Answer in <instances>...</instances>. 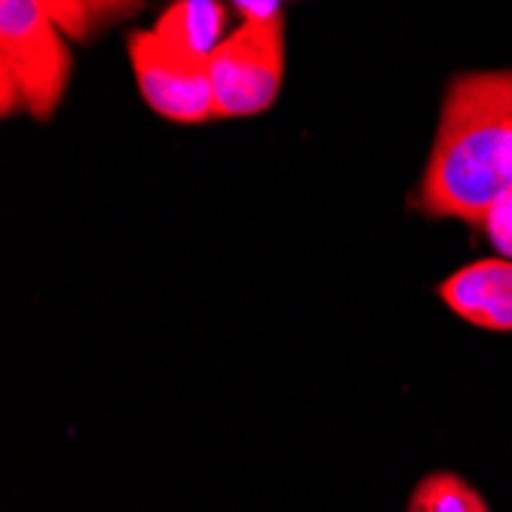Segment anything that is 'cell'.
<instances>
[{
	"label": "cell",
	"mask_w": 512,
	"mask_h": 512,
	"mask_svg": "<svg viewBox=\"0 0 512 512\" xmlns=\"http://www.w3.org/2000/svg\"><path fill=\"white\" fill-rule=\"evenodd\" d=\"M405 512H491L488 500L457 473H427L408 494Z\"/></svg>",
	"instance_id": "cell-7"
},
{
	"label": "cell",
	"mask_w": 512,
	"mask_h": 512,
	"mask_svg": "<svg viewBox=\"0 0 512 512\" xmlns=\"http://www.w3.org/2000/svg\"><path fill=\"white\" fill-rule=\"evenodd\" d=\"M506 191H512V71L460 74L442 99L417 209L482 224Z\"/></svg>",
	"instance_id": "cell-1"
},
{
	"label": "cell",
	"mask_w": 512,
	"mask_h": 512,
	"mask_svg": "<svg viewBox=\"0 0 512 512\" xmlns=\"http://www.w3.org/2000/svg\"><path fill=\"white\" fill-rule=\"evenodd\" d=\"M151 31L172 50L209 62L227 37V7L218 0H175Z\"/></svg>",
	"instance_id": "cell-6"
},
{
	"label": "cell",
	"mask_w": 512,
	"mask_h": 512,
	"mask_svg": "<svg viewBox=\"0 0 512 512\" xmlns=\"http://www.w3.org/2000/svg\"><path fill=\"white\" fill-rule=\"evenodd\" d=\"M234 10L240 13L243 22H252V25H276V22H286V7L283 4H261V0H240L234 4Z\"/></svg>",
	"instance_id": "cell-10"
},
{
	"label": "cell",
	"mask_w": 512,
	"mask_h": 512,
	"mask_svg": "<svg viewBox=\"0 0 512 512\" xmlns=\"http://www.w3.org/2000/svg\"><path fill=\"white\" fill-rule=\"evenodd\" d=\"M43 10L68 40H89L102 34L120 16L132 13L135 4H114V0H43Z\"/></svg>",
	"instance_id": "cell-8"
},
{
	"label": "cell",
	"mask_w": 512,
	"mask_h": 512,
	"mask_svg": "<svg viewBox=\"0 0 512 512\" xmlns=\"http://www.w3.org/2000/svg\"><path fill=\"white\" fill-rule=\"evenodd\" d=\"M286 77V22H240L209 59L218 120L255 117L273 108Z\"/></svg>",
	"instance_id": "cell-3"
},
{
	"label": "cell",
	"mask_w": 512,
	"mask_h": 512,
	"mask_svg": "<svg viewBox=\"0 0 512 512\" xmlns=\"http://www.w3.org/2000/svg\"><path fill=\"white\" fill-rule=\"evenodd\" d=\"M71 83L68 37L46 16L43 0L0 4V111L46 123Z\"/></svg>",
	"instance_id": "cell-2"
},
{
	"label": "cell",
	"mask_w": 512,
	"mask_h": 512,
	"mask_svg": "<svg viewBox=\"0 0 512 512\" xmlns=\"http://www.w3.org/2000/svg\"><path fill=\"white\" fill-rule=\"evenodd\" d=\"M479 227L485 230V237L491 240V246H494L506 261H512V191L500 194V197L491 203V209L485 212V218H482Z\"/></svg>",
	"instance_id": "cell-9"
},
{
	"label": "cell",
	"mask_w": 512,
	"mask_h": 512,
	"mask_svg": "<svg viewBox=\"0 0 512 512\" xmlns=\"http://www.w3.org/2000/svg\"><path fill=\"white\" fill-rule=\"evenodd\" d=\"M442 304L488 332H512V261L482 258L454 270L439 286Z\"/></svg>",
	"instance_id": "cell-5"
},
{
	"label": "cell",
	"mask_w": 512,
	"mask_h": 512,
	"mask_svg": "<svg viewBox=\"0 0 512 512\" xmlns=\"http://www.w3.org/2000/svg\"><path fill=\"white\" fill-rule=\"evenodd\" d=\"M126 53L138 96L163 120L194 126L215 117L209 62L166 46L151 28L126 37Z\"/></svg>",
	"instance_id": "cell-4"
}]
</instances>
